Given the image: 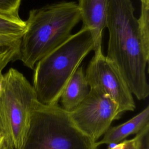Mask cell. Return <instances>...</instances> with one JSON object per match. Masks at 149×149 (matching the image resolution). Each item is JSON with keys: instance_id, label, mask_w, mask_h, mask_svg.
<instances>
[{"instance_id": "1", "label": "cell", "mask_w": 149, "mask_h": 149, "mask_svg": "<svg viewBox=\"0 0 149 149\" xmlns=\"http://www.w3.org/2000/svg\"><path fill=\"white\" fill-rule=\"evenodd\" d=\"M131 0H109L106 57L118 68L130 92L139 100L149 95L146 66L149 51L144 45Z\"/></svg>"}, {"instance_id": "2", "label": "cell", "mask_w": 149, "mask_h": 149, "mask_svg": "<svg viewBox=\"0 0 149 149\" xmlns=\"http://www.w3.org/2000/svg\"><path fill=\"white\" fill-rule=\"evenodd\" d=\"M80 20V10L74 2L55 3L31 10L19 58L24 66L34 69L39 60L68 38Z\"/></svg>"}, {"instance_id": "3", "label": "cell", "mask_w": 149, "mask_h": 149, "mask_svg": "<svg viewBox=\"0 0 149 149\" xmlns=\"http://www.w3.org/2000/svg\"><path fill=\"white\" fill-rule=\"evenodd\" d=\"M92 50L91 33L83 26L39 60L34 69L33 84L38 101L44 105L58 104L66 84Z\"/></svg>"}, {"instance_id": "4", "label": "cell", "mask_w": 149, "mask_h": 149, "mask_svg": "<svg viewBox=\"0 0 149 149\" xmlns=\"http://www.w3.org/2000/svg\"><path fill=\"white\" fill-rule=\"evenodd\" d=\"M3 77L0 95V133L9 149H23L33 110L39 101L33 85L17 70L10 68Z\"/></svg>"}, {"instance_id": "5", "label": "cell", "mask_w": 149, "mask_h": 149, "mask_svg": "<svg viewBox=\"0 0 149 149\" xmlns=\"http://www.w3.org/2000/svg\"><path fill=\"white\" fill-rule=\"evenodd\" d=\"M95 143L58 104L49 105L38 102L23 149H97Z\"/></svg>"}, {"instance_id": "6", "label": "cell", "mask_w": 149, "mask_h": 149, "mask_svg": "<svg viewBox=\"0 0 149 149\" xmlns=\"http://www.w3.org/2000/svg\"><path fill=\"white\" fill-rule=\"evenodd\" d=\"M69 113L76 125L95 143L120 115L118 105L108 95L92 88L87 97Z\"/></svg>"}, {"instance_id": "7", "label": "cell", "mask_w": 149, "mask_h": 149, "mask_svg": "<svg viewBox=\"0 0 149 149\" xmlns=\"http://www.w3.org/2000/svg\"><path fill=\"white\" fill-rule=\"evenodd\" d=\"M90 88L108 95L120 113L136 108L133 94L116 66L102 54L94 55L85 73Z\"/></svg>"}, {"instance_id": "8", "label": "cell", "mask_w": 149, "mask_h": 149, "mask_svg": "<svg viewBox=\"0 0 149 149\" xmlns=\"http://www.w3.org/2000/svg\"><path fill=\"white\" fill-rule=\"evenodd\" d=\"M83 26L91 33L94 55L102 54V33L107 25L109 0H78Z\"/></svg>"}, {"instance_id": "9", "label": "cell", "mask_w": 149, "mask_h": 149, "mask_svg": "<svg viewBox=\"0 0 149 149\" xmlns=\"http://www.w3.org/2000/svg\"><path fill=\"white\" fill-rule=\"evenodd\" d=\"M149 126V107L147 106L129 120L119 125L110 127L103 137L95 142L98 147L102 144L119 143L130 135L137 134Z\"/></svg>"}, {"instance_id": "10", "label": "cell", "mask_w": 149, "mask_h": 149, "mask_svg": "<svg viewBox=\"0 0 149 149\" xmlns=\"http://www.w3.org/2000/svg\"><path fill=\"white\" fill-rule=\"evenodd\" d=\"M90 87L82 67H79L72 75L61 95L62 107L68 112L76 108L88 95Z\"/></svg>"}, {"instance_id": "11", "label": "cell", "mask_w": 149, "mask_h": 149, "mask_svg": "<svg viewBox=\"0 0 149 149\" xmlns=\"http://www.w3.org/2000/svg\"><path fill=\"white\" fill-rule=\"evenodd\" d=\"M22 37L0 33V70L15 58H19Z\"/></svg>"}, {"instance_id": "12", "label": "cell", "mask_w": 149, "mask_h": 149, "mask_svg": "<svg viewBox=\"0 0 149 149\" xmlns=\"http://www.w3.org/2000/svg\"><path fill=\"white\" fill-rule=\"evenodd\" d=\"M26 29V21L20 17H8L0 15V33L22 37Z\"/></svg>"}, {"instance_id": "13", "label": "cell", "mask_w": 149, "mask_h": 149, "mask_svg": "<svg viewBox=\"0 0 149 149\" xmlns=\"http://www.w3.org/2000/svg\"><path fill=\"white\" fill-rule=\"evenodd\" d=\"M137 20L144 45L149 51V0L141 1V12Z\"/></svg>"}, {"instance_id": "14", "label": "cell", "mask_w": 149, "mask_h": 149, "mask_svg": "<svg viewBox=\"0 0 149 149\" xmlns=\"http://www.w3.org/2000/svg\"><path fill=\"white\" fill-rule=\"evenodd\" d=\"M149 126L136 134L129 140H125L119 143H111L108 144L107 149H141L143 139L148 133Z\"/></svg>"}, {"instance_id": "15", "label": "cell", "mask_w": 149, "mask_h": 149, "mask_svg": "<svg viewBox=\"0 0 149 149\" xmlns=\"http://www.w3.org/2000/svg\"><path fill=\"white\" fill-rule=\"evenodd\" d=\"M22 0H0V15L8 17H19V9Z\"/></svg>"}, {"instance_id": "16", "label": "cell", "mask_w": 149, "mask_h": 149, "mask_svg": "<svg viewBox=\"0 0 149 149\" xmlns=\"http://www.w3.org/2000/svg\"><path fill=\"white\" fill-rule=\"evenodd\" d=\"M141 149H149V142H148V133H147L143 141Z\"/></svg>"}, {"instance_id": "17", "label": "cell", "mask_w": 149, "mask_h": 149, "mask_svg": "<svg viewBox=\"0 0 149 149\" xmlns=\"http://www.w3.org/2000/svg\"><path fill=\"white\" fill-rule=\"evenodd\" d=\"M2 70H0V95H1V93L3 90V74H2Z\"/></svg>"}, {"instance_id": "18", "label": "cell", "mask_w": 149, "mask_h": 149, "mask_svg": "<svg viewBox=\"0 0 149 149\" xmlns=\"http://www.w3.org/2000/svg\"><path fill=\"white\" fill-rule=\"evenodd\" d=\"M5 144L4 137L0 133V149H2Z\"/></svg>"}, {"instance_id": "19", "label": "cell", "mask_w": 149, "mask_h": 149, "mask_svg": "<svg viewBox=\"0 0 149 149\" xmlns=\"http://www.w3.org/2000/svg\"><path fill=\"white\" fill-rule=\"evenodd\" d=\"M2 149H9V148L8 147V146H6V144H5V146H4V147H3V148H2Z\"/></svg>"}, {"instance_id": "20", "label": "cell", "mask_w": 149, "mask_h": 149, "mask_svg": "<svg viewBox=\"0 0 149 149\" xmlns=\"http://www.w3.org/2000/svg\"><path fill=\"white\" fill-rule=\"evenodd\" d=\"M144 1V0H140V1Z\"/></svg>"}]
</instances>
